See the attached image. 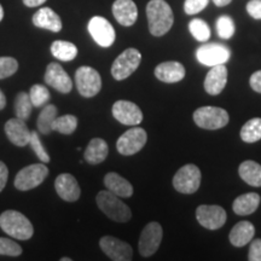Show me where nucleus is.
Listing matches in <instances>:
<instances>
[{"label": "nucleus", "mask_w": 261, "mask_h": 261, "mask_svg": "<svg viewBox=\"0 0 261 261\" xmlns=\"http://www.w3.org/2000/svg\"><path fill=\"white\" fill-rule=\"evenodd\" d=\"M149 31L154 37H162L172 28L173 11L165 0H150L146 6Z\"/></svg>", "instance_id": "nucleus-1"}, {"label": "nucleus", "mask_w": 261, "mask_h": 261, "mask_svg": "<svg viewBox=\"0 0 261 261\" xmlns=\"http://www.w3.org/2000/svg\"><path fill=\"white\" fill-rule=\"evenodd\" d=\"M0 227L10 237L25 241L32 238L34 227L28 218L17 211H5L0 215Z\"/></svg>", "instance_id": "nucleus-2"}, {"label": "nucleus", "mask_w": 261, "mask_h": 261, "mask_svg": "<svg viewBox=\"0 0 261 261\" xmlns=\"http://www.w3.org/2000/svg\"><path fill=\"white\" fill-rule=\"evenodd\" d=\"M96 201L99 210L109 219L116 221V223H127L132 218V212L128 205L123 203L119 196L113 194L112 191L104 190L98 192Z\"/></svg>", "instance_id": "nucleus-3"}, {"label": "nucleus", "mask_w": 261, "mask_h": 261, "mask_svg": "<svg viewBox=\"0 0 261 261\" xmlns=\"http://www.w3.org/2000/svg\"><path fill=\"white\" fill-rule=\"evenodd\" d=\"M230 116L225 109L218 107H202L194 113L196 125L204 129H219L228 123Z\"/></svg>", "instance_id": "nucleus-4"}, {"label": "nucleus", "mask_w": 261, "mask_h": 261, "mask_svg": "<svg viewBox=\"0 0 261 261\" xmlns=\"http://www.w3.org/2000/svg\"><path fill=\"white\" fill-rule=\"evenodd\" d=\"M48 175V168L42 163H34L22 168L15 178V188L21 191H28L41 184Z\"/></svg>", "instance_id": "nucleus-5"}, {"label": "nucleus", "mask_w": 261, "mask_h": 261, "mask_svg": "<svg viewBox=\"0 0 261 261\" xmlns=\"http://www.w3.org/2000/svg\"><path fill=\"white\" fill-rule=\"evenodd\" d=\"M142 62V54L137 48H127L114 61L112 75L117 81L125 80L138 69Z\"/></svg>", "instance_id": "nucleus-6"}, {"label": "nucleus", "mask_w": 261, "mask_h": 261, "mask_svg": "<svg viewBox=\"0 0 261 261\" xmlns=\"http://www.w3.org/2000/svg\"><path fill=\"white\" fill-rule=\"evenodd\" d=\"M76 89L83 97H94L102 89V77L93 68L83 65L75 71Z\"/></svg>", "instance_id": "nucleus-7"}, {"label": "nucleus", "mask_w": 261, "mask_h": 261, "mask_svg": "<svg viewBox=\"0 0 261 261\" xmlns=\"http://www.w3.org/2000/svg\"><path fill=\"white\" fill-rule=\"evenodd\" d=\"M201 185V171L196 165L182 166L173 177V187L180 194L190 195Z\"/></svg>", "instance_id": "nucleus-8"}, {"label": "nucleus", "mask_w": 261, "mask_h": 261, "mask_svg": "<svg viewBox=\"0 0 261 261\" xmlns=\"http://www.w3.org/2000/svg\"><path fill=\"white\" fill-rule=\"evenodd\" d=\"M148 140V135L140 127H133L128 130H126L123 135L117 139L116 149L120 154L123 156H130L139 152L144 148Z\"/></svg>", "instance_id": "nucleus-9"}, {"label": "nucleus", "mask_w": 261, "mask_h": 261, "mask_svg": "<svg viewBox=\"0 0 261 261\" xmlns=\"http://www.w3.org/2000/svg\"><path fill=\"white\" fill-rule=\"evenodd\" d=\"M163 237L162 226L156 221L149 223L143 228L142 233L139 237L138 249L140 255L144 257H149L158 252L160 244H161Z\"/></svg>", "instance_id": "nucleus-10"}, {"label": "nucleus", "mask_w": 261, "mask_h": 261, "mask_svg": "<svg viewBox=\"0 0 261 261\" xmlns=\"http://www.w3.org/2000/svg\"><path fill=\"white\" fill-rule=\"evenodd\" d=\"M231 52L228 47L223 44H204L197 48L196 51V58L200 63L208 65V67H214V65L224 64L230 60Z\"/></svg>", "instance_id": "nucleus-11"}, {"label": "nucleus", "mask_w": 261, "mask_h": 261, "mask_svg": "<svg viewBox=\"0 0 261 261\" xmlns=\"http://www.w3.org/2000/svg\"><path fill=\"white\" fill-rule=\"evenodd\" d=\"M89 33L93 40L102 47H110L115 41V29L108 19L100 16H94L90 19L87 25Z\"/></svg>", "instance_id": "nucleus-12"}, {"label": "nucleus", "mask_w": 261, "mask_h": 261, "mask_svg": "<svg viewBox=\"0 0 261 261\" xmlns=\"http://www.w3.org/2000/svg\"><path fill=\"white\" fill-rule=\"evenodd\" d=\"M226 212L220 205L202 204L196 210V219L201 226L208 230H218L223 227L226 223Z\"/></svg>", "instance_id": "nucleus-13"}, {"label": "nucleus", "mask_w": 261, "mask_h": 261, "mask_svg": "<svg viewBox=\"0 0 261 261\" xmlns=\"http://www.w3.org/2000/svg\"><path fill=\"white\" fill-rule=\"evenodd\" d=\"M100 249L114 261H129L133 259V249L128 243L113 236H104L99 241Z\"/></svg>", "instance_id": "nucleus-14"}, {"label": "nucleus", "mask_w": 261, "mask_h": 261, "mask_svg": "<svg viewBox=\"0 0 261 261\" xmlns=\"http://www.w3.org/2000/svg\"><path fill=\"white\" fill-rule=\"evenodd\" d=\"M113 116L126 126H138L143 121L140 108L129 100H117L114 103Z\"/></svg>", "instance_id": "nucleus-15"}, {"label": "nucleus", "mask_w": 261, "mask_h": 261, "mask_svg": "<svg viewBox=\"0 0 261 261\" xmlns=\"http://www.w3.org/2000/svg\"><path fill=\"white\" fill-rule=\"evenodd\" d=\"M45 83L61 93H69L73 89V83L61 64L50 63L45 73Z\"/></svg>", "instance_id": "nucleus-16"}, {"label": "nucleus", "mask_w": 261, "mask_h": 261, "mask_svg": "<svg viewBox=\"0 0 261 261\" xmlns=\"http://www.w3.org/2000/svg\"><path fill=\"white\" fill-rule=\"evenodd\" d=\"M55 189L62 200L67 202L77 201L81 195L79 182L69 173H62L58 175L55 180Z\"/></svg>", "instance_id": "nucleus-17"}, {"label": "nucleus", "mask_w": 261, "mask_h": 261, "mask_svg": "<svg viewBox=\"0 0 261 261\" xmlns=\"http://www.w3.org/2000/svg\"><path fill=\"white\" fill-rule=\"evenodd\" d=\"M5 133L12 144L22 148L29 144L32 130L28 128L23 120L15 117L5 123Z\"/></svg>", "instance_id": "nucleus-18"}, {"label": "nucleus", "mask_w": 261, "mask_h": 261, "mask_svg": "<svg viewBox=\"0 0 261 261\" xmlns=\"http://www.w3.org/2000/svg\"><path fill=\"white\" fill-rule=\"evenodd\" d=\"M227 83V68L225 64L211 67L204 79V90L212 96H217L223 92Z\"/></svg>", "instance_id": "nucleus-19"}, {"label": "nucleus", "mask_w": 261, "mask_h": 261, "mask_svg": "<svg viewBox=\"0 0 261 261\" xmlns=\"http://www.w3.org/2000/svg\"><path fill=\"white\" fill-rule=\"evenodd\" d=\"M113 15L120 24L129 27L138 18V9L133 0H116L113 4Z\"/></svg>", "instance_id": "nucleus-20"}, {"label": "nucleus", "mask_w": 261, "mask_h": 261, "mask_svg": "<svg viewBox=\"0 0 261 261\" xmlns=\"http://www.w3.org/2000/svg\"><path fill=\"white\" fill-rule=\"evenodd\" d=\"M155 76L162 83H179L185 77V68L181 63L175 61L163 62L155 68Z\"/></svg>", "instance_id": "nucleus-21"}, {"label": "nucleus", "mask_w": 261, "mask_h": 261, "mask_svg": "<svg viewBox=\"0 0 261 261\" xmlns=\"http://www.w3.org/2000/svg\"><path fill=\"white\" fill-rule=\"evenodd\" d=\"M33 23L35 27L47 29V31L58 33L62 29V21L54 10L50 8H41L33 16Z\"/></svg>", "instance_id": "nucleus-22"}, {"label": "nucleus", "mask_w": 261, "mask_h": 261, "mask_svg": "<svg viewBox=\"0 0 261 261\" xmlns=\"http://www.w3.org/2000/svg\"><path fill=\"white\" fill-rule=\"evenodd\" d=\"M104 185L107 190L112 191L119 197H130L133 195L132 184L115 172L108 173L104 177Z\"/></svg>", "instance_id": "nucleus-23"}, {"label": "nucleus", "mask_w": 261, "mask_h": 261, "mask_svg": "<svg viewBox=\"0 0 261 261\" xmlns=\"http://www.w3.org/2000/svg\"><path fill=\"white\" fill-rule=\"evenodd\" d=\"M254 234H255V228L254 225L249 221H240L232 227L230 231V242L233 247H244L246 244L252 242Z\"/></svg>", "instance_id": "nucleus-24"}, {"label": "nucleus", "mask_w": 261, "mask_h": 261, "mask_svg": "<svg viewBox=\"0 0 261 261\" xmlns=\"http://www.w3.org/2000/svg\"><path fill=\"white\" fill-rule=\"evenodd\" d=\"M109 154L107 142L102 138H93L84 152V158L90 165H99Z\"/></svg>", "instance_id": "nucleus-25"}, {"label": "nucleus", "mask_w": 261, "mask_h": 261, "mask_svg": "<svg viewBox=\"0 0 261 261\" xmlns=\"http://www.w3.org/2000/svg\"><path fill=\"white\" fill-rule=\"evenodd\" d=\"M260 204V196L255 192H249L238 196L233 201L232 210L238 215H249L253 214Z\"/></svg>", "instance_id": "nucleus-26"}, {"label": "nucleus", "mask_w": 261, "mask_h": 261, "mask_svg": "<svg viewBox=\"0 0 261 261\" xmlns=\"http://www.w3.org/2000/svg\"><path fill=\"white\" fill-rule=\"evenodd\" d=\"M240 177L250 187H261V166L255 161L248 160L240 165Z\"/></svg>", "instance_id": "nucleus-27"}, {"label": "nucleus", "mask_w": 261, "mask_h": 261, "mask_svg": "<svg viewBox=\"0 0 261 261\" xmlns=\"http://www.w3.org/2000/svg\"><path fill=\"white\" fill-rule=\"evenodd\" d=\"M51 54L58 61L70 62L77 56V47L70 41L56 40L51 45Z\"/></svg>", "instance_id": "nucleus-28"}, {"label": "nucleus", "mask_w": 261, "mask_h": 261, "mask_svg": "<svg viewBox=\"0 0 261 261\" xmlns=\"http://www.w3.org/2000/svg\"><path fill=\"white\" fill-rule=\"evenodd\" d=\"M57 108L54 104H46L44 107V109L41 110L37 121L38 130L41 135L46 136L52 132V123H54L55 119L57 117Z\"/></svg>", "instance_id": "nucleus-29"}, {"label": "nucleus", "mask_w": 261, "mask_h": 261, "mask_svg": "<svg viewBox=\"0 0 261 261\" xmlns=\"http://www.w3.org/2000/svg\"><path fill=\"white\" fill-rule=\"evenodd\" d=\"M241 138L246 143H255L261 139V119L249 120L244 123L242 129H241Z\"/></svg>", "instance_id": "nucleus-30"}, {"label": "nucleus", "mask_w": 261, "mask_h": 261, "mask_svg": "<svg viewBox=\"0 0 261 261\" xmlns=\"http://www.w3.org/2000/svg\"><path fill=\"white\" fill-rule=\"evenodd\" d=\"M33 109V104L29 98V93L27 92H19L15 98V114L16 117L18 119L28 120L31 117Z\"/></svg>", "instance_id": "nucleus-31"}, {"label": "nucleus", "mask_w": 261, "mask_h": 261, "mask_svg": "<svg viewBox=\"0 0 261 261\" xmlns=\"http://www.w3.org/2000/svg\"><path fill=\"white\" fill-rule=\"evenodd\" d=\"M77 119L74 115H63L57 116L52 123V130H56L62 135H71L76 130Z\"/></svg>", "instance_id": "nucleus-32"}, {"label": "nucleus", "mask_w": 261, "mask_h": 261, "mask_svg": "<svg viewBox=\"0 0 261 261\" xmlns=\"http://www.w3.org/2000/svg\"><path fill=\"white\" fill-rule=\"evenodd\" d=\"M189 29H190L191 35L194 37L197 41L204 42L208 41L211 38V28L203 19L195 18L192 19L189 24Z\"/></svg>", "instance_id": "nucleus-33"}, {"label": "nucleus", "mask_w": 261, "mask_h": 261, "mask_svg": "<svg viewBox=\"0 0 261 261\" xmlns=\"http://www.w3.org/2000/svg\"><path fill=\"white\" fill-rule=\"evenodd\" d=\"M29 98H31L33 107L41 108L46 106L48 100H50V92L44 85L38 84L32 86L31 91H29Z\"/></svg>", "instance_id": "nucleus-34"}, {"label": "nucleus", "mask_w": 261, "mask_h": 261, "mask_svg": "<svg viewBox=\"0 0 261 261\" xmlns=\"http://www.w3.org/2000/svg\"><path fill=\"white\" fill-rule=\"evenodd\" d=\"M29 144H31L32 149L34 150L35 155L38 156V159L40 160L42 163H48L50 162V155L47 154L46 149L42 145L40 137H39L37 130H32L31 140H29Z\"/></svg>", "instance_id": "nucleus-35"}, {"label": "nucleus", "mask_w": 261, "mask_h": 261, "mask_svg": "<svg viewBox=\"0 0 261 261\" xmlns=\"http://www.w3.org/2000/svg\"><path fill=\"white\" fill-rule=\"evenodd\" d=\"M218 35L221 39H230L234 34V23L232 18L228 16H221L217 21Z\"/></svg>", "instance_id": "nucleus-36"}, {"label": "nucleus", "mask_w": 261, "mask_h": 261, "mask_svg": "<svg viewBox=\"0 0 261 261\" xmlns=\"http://www.w3.org/2000/svg\"><path fill=\"white\" fill-rule=\"evenodd\" d=\"M18 70V62L12 57H0V80L12 76Z\"/></svg>", "instance_id": "nucleus-37"}, {"label": "nucleus", "mask_w": 261, "mask_h": 261, "mask_svg": "<svg viewBox=\"0 0 261 261\" xmlns=\"http://www.w3.org/2000/svg\"><path fill=\"white\" fill-rule=\"evenodd\" d=\"M22 254V248L18 243L9 238L0 237V255L18 256Z\"/></svg>", "instance_id": "nucleus-38"}, {"label": "nucleus", "mask_w": 261, "mask_h": 261, "mask_svg": "<svg viewBox=\"0 0 261 261\" xmlns=\"http://www.w3.org/2000/svg\"><path fill=\"white\" fill-rule=\"evenodd\" d=\"M210 0H185L184 11L188 15H196L207 8Z\"/></svg>", "instance_id": "nucleus-39"}, {"label": "nucleus", "mask_w": 261, "mask_h": 261, "mask_svg": "<svg viewBox=\"0 0 261 261\" xmlns=\"http://www.w3.org/2000/svg\"><path fill=\"white\" fill-rule=\"evenodd\" d=\"M248 259L250 261H261V240H254L250 244Z\"/></svg>", "instance_id": "nucleus-40"}, {"label": "nucleus", "mask_w": 261, "mask_h": 261, "mask_svg": "<svg viewBox=\"0 0 261 261\" xmlns=\"http://www.w3.org/2000/svg\"><path fill=\"white\" fill-rule=\"evenodd\" d=\"M248 14L255 19H261V0H250L247 4Z\"/></svg>", "instance_id": "nucleus-41"}, {"label": "nucleus", "mask_w": 261, "mask_h": 261, "mask_svg": "<svg viewBox=\"0 0 261 261\" xmlns=\"http://www.w3.org/2000/svg\"><path fill=\"white\" fill-rule=\"evenodd\" d=\"M9 179V169L4 162L0 161V192L4 190Z\"/></svg>", "instance_id": "nucleus-42"}, {"label": "nucleus", "mask_w": 261, "mask_h": 261, "mask_svg": "<svg viewBox=\"0 0 261 261\" xmlns=\"http://www.w3.org/2000/svg\"><path fill=\"white\" fill-rule=\"evenodd\" d=\"M249 84L255 92L261 93V70L255 71V73L250 76Z\"/></svg>", "instance_id": "nucleus-43"}, {"label": "nucleus", "mask_w": 261, "mask_h": 261, "mask_svg": "<svg viewBox=\"0 0 261 261\" xmlns=\"http://www.w3.org/2000/svg\"><path fill=\"white\" fill-rule=\"evenodd\" d=\"M46 0H23V4L28 8H37V6H40L44 4Z\"/></svg>", "instance_id": "nucleus-44"}, {"label": "nucleus", "mask_w": 261, "mask_h": 261, "mask_svg": "<svg viewBox=\"0 0 261 261\" xmlns=\"http://www.w3.org/2000/svg\"><path fill=\"white\" fill-rule=\"evenodd\" d=\"M6 106V97L4 92H3L2 90H0V110H3Z\"/></svg>", "instance_id": "nucleus-45"}, {"label": "nucleus", "mask_w": 261, "mask_h": 261, "mask_svg": "<svg viewBox=\"0 0 261 261\" xmlns=\"http://www.w3.org/2000/svg\"><path fill=\"white\" fill-rule=\"evenodd\" d=\"M231 2H232V0H213L214 4L217 6H219V8H221V6L228 5Z\"/></svg>", "instance_id": "nucleus-46"}, {"label": "nucleus", "mask_w": 261, "mask_h": 261, "mask_svg": "<svg viewBox=\"0 0 261 261\" xmlns=\"http://www.w3.org/2000/svg\"><path fill=\"white\" fill-rule=\"evenodd\" d=\"M3 18H4V10H3V6L0 5V22H2Z\"/></svg>", "instance_id": "nucleus-47"}, {"label": "nucleus", "mask_w": 261, "mask_h": 261, "mask_svg": "<svg viewBox=\"0 0 261 261\" xmlns=\"http://www.w3.org/2000/svg\"><path fill=\"white\" fill-rule=\"evenodd\" d=\"M61 261H71L70 257H62Z\"/></svg>", "instance_id": "nucleus-48"}]
</instances>
